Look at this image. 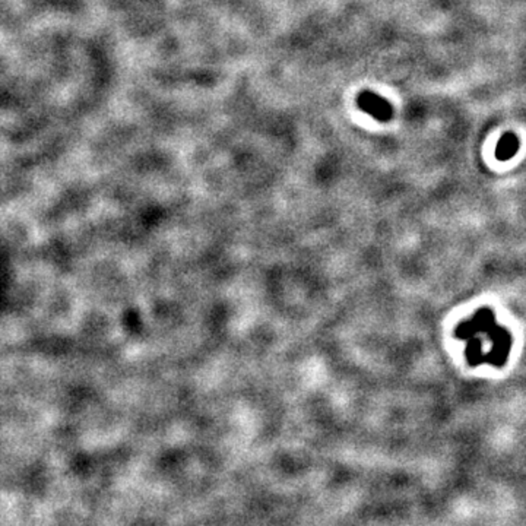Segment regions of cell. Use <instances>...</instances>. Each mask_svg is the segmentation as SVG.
Listing matches in <instances>:
<instances>
[{
    "label": "cell",
    "instance_id": "6da1fadb",
    "mask_svg": "<svg viewBox=\"0 0 526 526\" xmlns=\"http://www.w3.org/2000/svg\"><path fill=\"white\" fill-rule=\"evenodd\" d=\"M358 107L379 122H389L394 117V107L387 100L372 91H363L357 99Z\"/></svg>",
    "mask_w": 526,
    "mask_h": 526
},
{
    "label": "cell",
    "instance_id": "7a4b0ae2",
    "mask_svg": "<svg viewBox=\"0 0 526 526\" xmlns=\"http://www.w3.org/2000/svg\"><path fill=\"white\" fill-rule=\"evenodd\" d=\"M519 145H520L519 138L515 133L509 132V133L503 134V138L499 141L497 148H496V158L499 161H508L513 158L519 149Z\"/></svg>",
    "mask_w": 526,
    "mask_h": 526
}]
</instances>
